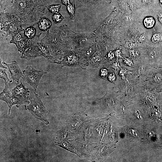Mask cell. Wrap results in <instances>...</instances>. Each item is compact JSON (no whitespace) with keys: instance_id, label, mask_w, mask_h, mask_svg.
I'll return each mask as SVG.
<instances>
[{"instance_id":"74e56055","label":"cell","mask_w":162,"mask_h":162,"mask_svg":"<svg viewBox=\"0 0 162 162\" xmlns=\"http://www.w3.org/2000/svg\"><path fill=\"white\" fill-rule=\"evenodd\" d=\"M159 20L161 22H162V16L160 17L159 18Z\"/></svg>"},{"instance_id":"4316f807","label":"cell","mask_w":162,"mask_h":162,"mask_svg":"<svg viewBox=\"0 0 162 162\" xmlns=\"http://www.w3.org/2000/svg\"><path fill=\"white\" fill-rule=\"evenodd\" d=\"M135 46V44L131 42H127L125 44V46L127 48L132 49Z\"/></svg>"},{"instance_id":"d6a6232c","label":"cell","mask_w":162,"mask_h":162,"mask_svg":"<svg viewBox=\"0 0 162 162\" xmlns=\"http://www.w3.org/2000/svg\"><path fill=\"white\" fill-rule=\"evenodd\" d=\"M62 4L67 6L70 3V0H61Z\"/></svg>"},{"instance_id":"3957f363","label":"cell","mask_w":162,"mask_h":162,"mask_svg":"<svg viewBox=\"0 0 162 162\" xmlns=\"http://www.w3.org/2000/svg\"><path fill=\"white\" fill-rule=\"evenodd\" d=\"M55 34L57 42L62 50L68 51V49L72 46H75V32H72L67 26L60 27Z\"/></svg>"},{"instance_id":"ffe728a7","label":"cell","mask_w":162,"mask_h":162,"mask_svg":"<svg viewBox=\"0 0 162 162\" xmlns=\"http://www.w3.org/2000/svg\"><path fill=\"white\" fill-rule=\"evenodd\" d=\"M61 7L59 4H52L47 7V8L52 13L56 14L58 13Z\"/></svg>"},{"instance_id":"52a82bcc","label":"cell","mask_w":162,"mask_h":162,"mask_svg":"<svg viewBox=\"0 0 162 162\" xmlns=\"http://www.w3.org/2000/svg\"><path fill=\"white\" fill-rule=\"evenodd\" d=\"M2 63L7 68L10 72L13 82L17 85L19 83L20 78H22L24 75L16 61H14L10 64H8L4 62Z\"/></svg>"},{"instance_id":"603a6c76","label":"cell","mask_w":162,"mask_h":162,"mask_svg":"<svg viewBox=\"0 0 162 162\" xmlns=\"http://www.w3.org/2000/svg\"><path fill=\"white\" fill-rule=\"evenodd\" d=\"M130 56L133 58H135L139 55V52L135 49L130 50L129 51Z\"/></svg>"},{"instance_id":"4dcf8cb0","label":"cell","mask_w":162,"mask_h":162,"mask_svg":"<svg viewBox=\"0 0 162 162\" xmlns=\"http://www.w3.org/2000/svg\"><path fill=\"white\" fill-rule=\"evenodd\" d=\"M116 54L117 57H122V54L120 50H116Z\"/></svg>"},{"instance_id":"44dd1931","label":"cell","mask_w":162,"mask_h":162,"mask_svg":"<svg viewBox=\"0 0 162 162\" xmlns=\"http://www.w3.org/2000/svg\"><path fill=\"white\" fill-rule=\"evenodd\" d=\"M63 19V17L58 13L54 14L52 17L53 21L56 23H60L62 21Z\"/></svg>"},{"instance_id":"277c9868","label":"cell","mask_w":162,"mask_h":162,"mask_svg":"<svg viewBox=\"0 0 162 162\" xmlns=\"http://www.w3.org/2000/svg\"><path fill=\"white\" fill-rule=\"evenodd\" d=\"M47 73L43 70H36L32 66H28L23 71L24 76L22 78L24 82L29 84L36 91L41 77Z\"/></svg>"},{"instance_id":"9a60e30c","label":"cell","mask_w":162,"mask_h":162,"mask_svg":"<svg viewBox=\"0 0 162 162\" xmlns=\"http://www.w3.org/2000/svg\"><path fill=\"white\" fill-rule=\"evenodd\" d=\"M83 5L91 9L96 8L100 2L101 0H77Z\"/></svg>"},{"instance_id":"ac0fdd59","label":"cell","mask_w":162,"mask_h":162,"mask_svg":"<svg viewBox=\"0 0 162 162\" xmlns=\"http://www.w3.org/2000/svg\"><path fill=\"white\" fill-rule=\"evenodd\" d=\"M7 69H0V77L4 80V85L8 84L12 82V80H10L8 78L7 74L6 73Z\"/></svg>"},{"instance_id":"6da1fadb","label":"cell","mask_w":162,"mask_h":162,"mask_svg":"<svg viewBox=\"0 0 162 162\" xmlns=\"http://www.w3.org/2000/svg\"><path fill=\"white\" fill-rule=\"evenodd\" d=\"M1 31L11 36L23 31L19 18L16 16L8 13L0 12Z\"/></svg>"},{"instance_id":"83f0119b","label":"cell","mask_w":162,"mask_h":162,"mask_svg":"<svg viewBox=\"0 0 162 162\" xmlns=\"http://www.w3.org/2000/svg\"><path fill=\"white\" fill-rule=\"evenodd\" d=\"M139 40L141 41H143L145 40L147 38V36L145 32L143 34H141L139 37Z\"/></svg>"},{"instance_id":"7a4b0ae2","label":"cell","mask_w":162,"mask_h":162,"mask_svg":"<svg viewBox=\"0 0 162 162\" xmlns=\"http://www.w3.org/2000/svg\"><path fill=\"white\" fill-rule=\"evenodd\" d=\"M34 93L35 94V98L32 99H29L30 104L27 106V109L33 117L47 125L49 124L46 118L48 111L44 105L40 97L34 92Z\"/></svg>"},{"instance_id":"cb8c5ba5","label":"cell","mask_w":162,"mask_h":162,"mask_svg":"<svg viewBox=\"0 0 162 162\" xmlns=\"http://www.w3.org/2000/svg\"><path fill=\"white\" fill-rule=\"evenodd\" d=\"M124 62L127 65L129 66H132L133 65V62L130 59L128 58H123Z\"/></svg>"},{"instance_id":"5bb4252c","label":"cell","mask_w":162,"mask_h":162,"mask_svg":"<svg viewBox=\"0 0 162 162\" xmlns=\"http://www.w3.org/2000/svg\"><path fill=\"white\" fill-rule=\"evenodd\" d=\"M50 21L48 19L42 17L39 20L38 26L40 29L43 31H46L49 30L51 26Z\"/></svg>"},{"instance_id":"4fadbf2b","label":"cell","mask_w":162,"mask_h":162,"mask_svg":"<svg viewBox=\"0 0 162 162\" xmlns=\"http://www.w3.org/2000/svg\"><path fill=\"white\" fill-rule=\"evenodd\" d=\"M129 119L132 120L134 122H137V123L143 122L145 120V116L143 115L141 112L138 109H135L132 115H129Z\"/></svg>"},{"instance_id":"ba28073f","label":"cell","mask_w":162,"mask_h":162,"mask_svg":"<svg viewBox=\"0 0 162 162\" xmlns=\"http://www.w3.org/2000/svg\"><path fill=\"white\" fill-rule=\"evenodd\" d=\"M63 52V59L60 62V64L63 66H71L79 61L80 56L77 52H73L69 50L64 51Z\"/></svg>"},{"instance_id":"2e32d148","label":"cell","mask_w":162,"mask_h":162,"mask_svg":"<svg viewBox=\"0 0 162 162\" xmlns=\"http://www.w3.org/2000/svg\"><path fill=\"white\" fill-rule=\"evenodd\" d=\"M24 33L25 36L28 38H32L35 36L36 30L32 26H29L25 29Z\"/></svg>"},{"instance_id":"1f68e13d","label":"cell","mask_w":162,"mask_h":162,"mask_svg":"<svg viewBox=\"0 0 162 162\" xmlns=\"http://www.w3.org/2000/svg\"><path fill=\"white\" fill-rule=\"evenodd\" d=\"M115 53L112 51H110L108 54V57L110 59H112L114 56Z\"/></svg>"},{"instance_id":"8fae6325","label":"cell","mask_w":162,"mask_h":162,"mask_svg":"<svg viewBox=\"0 0 162 162\" xmlns=\"http://www.w3.org/2000/svg\"><path fill=\"white\" fill-rule=\"evenodd\" d=\"M29 92L28 88H26L21 82L19 85H16L11 91L13 96H20L28 99H29Z\"/></svg>"},{"instance_id":"f546056e","label":"cell","mask_w":162,"mask_h":162,"mask_svg":"<svg viewBox=\"0 0 162 162\" xmlns=\"http://www.w3.org/2000/svg\"><path fill=\"white\" fill-rule=\"evenodd\" d=\"M129 3L130 7L132 8H134L136 7V4L134 0H130Z\"/></svg>"},{"instance_id":"d6986e66","label":"cell","mask_w":162,"mask_h":162,"mask_svg":"<svg viewBox=\"0 0 162 162\" xmlns=\"http://www.w3.org/2000/svg\"><path fill=\"white\" fill-rule=\"evenodd\" d=\"M144 24L147 28L152 27L155 23V20L153 18L151 17H146L144 20Z\"/></svg>"},{"instance_id":"5b68a950","label":"cell","mask_w":162,"mask_h":162,"mask_svg":"<svg viewBox=\"0 0 162 162\" xmlns=\"http://www.w3.org/2000/svg\"><path fill=\"white\" fill-rule=\"evenodd\" d=\"M11 90L10 88H4L0 94L1 100L6 102L9 108V115L11 107L13 105L16 104V106L18 108L22 104H28L30 103L28 101L29 99L20 96H12Z\"/></svg>"},{"instance_id":"9c48e42d","label":"cell","mask_w":162,"mask_h":162,"mask_svg":"<svg viewBox=\"0 0 162 162\" xmlns=\"http://www.w3.org/2000/svg\"><path fill=\"white\" fill-rule=\"evenodd\" d=\"M20 58L30 60L39 56H41L39 49L36 45L28 43L27 49L22 53Z\"/></svg>"},{"instance_id":"484cf974","label":"cell","mask_w":162,"mask_h":162,"mask_svg":"<svg viewBox=\"0 0 162 162\" xmlns=\"http://www.w3.org/2000/svg\"><path fill=\"white\" fill-rule=\"evenodd\" d=\"M149 56L151 59L155 58L157 56L156 52L154 50L151 51L149 53Z\"/></svg>"},{"instance_id":"7402d4cb","label":"cell","mask_w":162,"mask_h":162,"mask_svg":"<svg viewBox=\"0 0 162 162\" xmlns=\"http://www.w3.org/2000/svg\"><path fill=\"white\" fill-rule=\"evenodd\" d=\"M162 39V36L159 34H154L152 38V40L154 42H157L161 40Z\"/></svg>"},{"instance_id":"e575fe53","label":"cell","mask_w":162,"mask_h":162,"mask_svg":"<svg viewBox=\"0 0 162 162\" xmlns=\"http://www.w3.org/2000/svg\"><path fill=\"white\" fill-rule=\"evenodd\" d=\"M107 74V70L105 69H103L101 70V74L102 76H105Z\"/></svg>"},{"instance_id":"8d00e7d4","label":"cell","mask_w":162,"mask_h":162,"mask_svg":"<svg viewBox=\"0 0 162 162\" xmlns=\"http://www.w3.org/2000/svg\"><path fill=\"white\" fill-rule=\"evenodd\" d=\"M0 68H2L4 69H8V68L7 67H4V66L2 64V60L0 58Z\"/></svg>"},{"instance_id":"836d02e7","label":"cell","mask_w":162,"mask_h":162,"mask_svg":"<svg viewBox=\"0 0 162 162\" xmlns=\"http://www.w3.org/2000/svg\"><path fill=\"white\" fill-rule=\"evenodd\" d=\"M142 1L144 4L148 5L151 3L152 0H142Z\"/></svg>"},{"instance_id":"e0dca14e","label":"cell","mask_w":162,"mask_h":162,"mask_svg":"<svg viewBox=\"0 0 162 162\" xmlns=\"http://www.w3.org/2000/svg\"><path fill=\"white\" fill-rule=\"evenodd\" d=\"M67 9L70 15V19L74 20L75 19V5L74 2L71 3L66 6Z\"/></svg>"},{"instance_id":"7c38bea8","label":"cell","mask_w":162,"mask_h":162,"mask_svg":"<svg viewBox=\"0 0 162 162\" xmlns=\"http://www.w3.org/2000/svg\"><path fill=\"white\" fill-rule=\"evenodd\" d=\"M96 44L94 43L92 45L84 48L77 52L80 57L87 58L90 57L94 54L96 51Z\"/></svg>"},{"instance_id":"30bf717a","label":"cell","mask_w":162,"mask_h":162,"mask_svg":"<svg viewBox=\"0 0 162 162\" xmlns=\"http://www.w3.org/2000/svg\"><path fill=\"white\" fill-rule=\"evenodd\" d=\"M11 40L10 41V44H14L16 46L18 51L22 53L28 48V38H22L20 32L13 35Z\"/></svg>"},{"instance_id":"8992f818","label":"cell","mask_w":162,"mask_h":162,"mask_svg":"<svg viewBox=\"0 0 162 162\" xmlns=\"http://www.w3.org/2000/svg\"><path fill=\"white\" fill-rule=\"evenodd\" d=\"M96 40L94 33H75V46L79 49L85 48L92 45Z\"/></svg>"},{"instance_id":"d4e9b609","label":"cell","mask_w":162,"mask_h":162,"mask_svg":"<svg viewBox=\"0 0 162 162\" xmlns=\"http://www.w3.org/2000/svg\"><path fill=\"white\" fill-rule=\"evenodd\" d=\"M162 79V76L160 74H157L155 75L154 77V80L157 82L160 81Z\"/></svg>"},{"instance_id":"f1b7e54d","label":"cell","mask_w":162,"mask_h":162,"mask_svg":"<svg viewBox=\"0 0 162 162\" xmlns=\"http://www.w3.org/2000/svg\"><path fill=\"white\" fill-rule=\"evenodd\" d=\"M109 79L111 81H114L116 79L115 75L114 74H111L109 76Z\"/></svg>"},{"instance_id":"d590c367","label":"cell","mask_w":162,"mask_h":162,"mask_svg":"<svg viewBox=\"0 0 162 162\" xmlns=\"http://www.w3.org/2000/svg\"><path fill=\"white\" fill-rule=\"evenodd\" d=\"M126 71L125 69H122L120 72V74L122 76H124L125 74Z\"/></svg>"}]
</instances>
